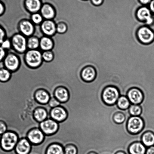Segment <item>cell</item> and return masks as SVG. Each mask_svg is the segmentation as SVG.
<instances>
[{
	"instance_id": "cell-40",
	"label": "cell",
	"mask_w": 154,
	"mask_h": 154,
	"mask_svg": "<svg viewBox=\"0 0 154 154\" xmlns=\"http://www.w3.org/2000/svg\"><path fill=\"white\" fill-rule=\"evenodd\" d=\"M6 38V33L5 30L0 26V45L4 41V40Z\"/></svg>"
},
{
	"instance_id": "cell-31",
	"label": "cell",
	"mask_w": 154,
	"mask_h": 154,
	"mask_svg": "<svg viewBox=\"0 0 154 154\" xmlns=\"http://www.w3.org/2000/svg\"><path fill=\"white\" fill-rule=\"evenodd\" d=\"M130 114L129 112L126 113L117 112L113 116V119L115 122L118 124L123 123L126 119V116Z\"/></svg>"
},
{
	"instance_id": "cell-32",
	"label": "cell",
	"mask_w": 154,
	"mask_h": 154,
	"mask_svg": "<svg viewBox=\"0 0 154 154\" xmlns=\"http://www.w3.org/2000/svg\"><path fill=\"white\" fill-rule=\"evenodd\" d=\"M44 19L39 12L31 14V21L35 25H40Z\"/></svg>"
},
{
	"instance_id": "cell-4",
	"label": "cell",
	"mask_w": 154,
	"mask_h": 154,
	"mask_svg": "<svg viewBox=\"0 0 154 154\" xmlns=\"http://www.w3.org/2000/svg\"><path fill=\"white\" fill-rule=\"evenodd\" d=\"M120 96L119 90L114 86L106 87L104 88L102 94L103 101L106 104L109 106L113 105L116 104Z\"/></svg>"
},
{
	"instance_id": "cell-41",
	"label": "cell",
	"mask_w": 154,
	"mask_h": 154,
	"mask_svg": "<svg viewBox=\"0 0 154 154\" xmlns=\"http://www.w3.org/2000/svg\"><path fill=\"white\" fill-rule=\"evenodd\" d=\"M8 53V51L3 48L0 45V62L3 61Z\"/></svg>"
},
{
	"instance_id": "cell-30",
	"label": "cell",
	"mask_w": 154,
	"mask_h": 154,
	"mask_svg": "<svg viewBox=\"0 0 154 154\" xmlns=\"http://www.w3.org/2000/svg\"><path fill=\"white\" fill-rule=\"evenodd\" d=\"M130 114L131 116H140L141 114L142 109L140 105L131 104L128 109Z\"/></svg>"
},
{
	"instance_id": "cell-19",
	"label": "cell",
	"mask_w": 154,
	"mask_h": 154,
	"mask_svg": "<svg viewBox=\"0 0 154 154\" xmlns=\"http://www.w3.org/2000/svg\"><path fill=\"white\" fill-rule=\"evenodd\" d=\"M68 90L63 86H59L55 90L54 96L61 103H65L69 98Z\"/></svg>"
},
{
	"instance_id": "cell-6",
	"label": "cell",
	"mask_w": 154,
	"mask_h": 154,
	"mask_svg": "<svg viewBox=\"0 0 154 154\" xmlns=\"http://www.w3.org/2000/svg\"><path fill=\"white\" fill-rule=\"evenodd\" d=\"M144 126V121L140 116H131L127 122V129L131 134H137L141 132Z\"/></svg>"
},
{
	"instance_id": "cell-35",
	"label": "cell",
	"mask_w": 154,
	"mask_h": 154,
	"mask_svg": "<svg viewBox=\"0 0 154 154\" xmlns=\"http://www.w3.org/2000/svg\"><path fill=\"white\" fill-rule=\"evenodd\" d=\"M57 32L59 34H64L66 32L68 26L65 22H60L56 25Z\"/></svg>"
},
{
	"instance_id": "cell-33",
	"label": "cell",
	"mask_w": 154,
	"mask_h": 154,
	"mask_svg": "<svg viewBox=\"0 0 154 154\" xmlns=\"http://www.w3.org/2000/svg\"><path fill=\"white\" fill-rule=\"evenodd\" d=\"M63 146L65 154H77L78 149L74 145L69 143Z\"/></svg>"
},
{
	"instance_id": "cell-11",
	"label": "cell",
	"mask_w": 154,
	"mask_h": 154,
	"mask_svg": "<svg viewBox=\"0 0 154 154\" xmlns=\"http://www.w3.org/2000/svg\"><path fill=\"white\" fill-rule=\"evenodd\" d=\"M45 134L39 128H32L28 131L27 138L31 144L38 145L44 141Z\"/></svg>"
},
{
	"instance_id": "cell-38",
	"label": "cell",
	"mask_w": 154,
	"mask_h": 154,
	"mask_svg": "<svg viewBox=\"0 0 154 154\" xmlns=\"http://www.w3.org/2000/svg\"><path fill=\"white\" fill-rule=\"evenodd\" d=\"M1 46L3 48L7 51L10 50L12 48L11 40L8 38H6L4 40Z\"/></svg>"
},
{
	"instance_id": "cell-7",
	"label": "cell",
	"mask_w": 154,
	"mask_h": 154,
	"mask_svg": "<svg viewBox=\"0 0 154 154\" xmlns=\"http://www.w3.org/2000/svg\"><path fill=\"white\" fill-rule=\"evenodd\" d=\"M7 51L8 53L3 60L4 67L13 72L18 69L20 66V59L11 49Z\"/></svg>"
},
{
	"instance_id": "cell-12",
	"label": "cell",
	"mask_w": 154,
	"mask_h": 154,
	"mask_svg": "<svg viewBox=\"0 0 154 154\" xmlns=\"http://www.w3.org/2000/svg\"><path fill=\"white\" fill-rule=\"evenodd\" d=\"M131 104L140 105L143 101L144 95L139 88H133L128 91L127 95Z\"/></svg>"
},
{
	"instance_id": "cell-46",
	"label": "cell",
	"mask_w": 154,
	"mask_h": 154,
	"mask_svg": "<svg viewBox=\"0 0 154 154\" xmlns=\"http://www.w3.org/2000/svg\"><path fill=\"white\" fill-rule=\"evenodd\" d=\"M140 3L143 5L148 6L152 0H139Z\"/></svg>"
},
{
	"instance_id": "cell-47",
	"label": "cell",
	"mask_w": 154,
	"mask_h": 154,
	"mask_svg": "<svg viewBox=\"0 0 154 154\" xmlns=\"http://www.w3.org/2000/svg\"><path fill=\"white\" fill-rule=\"evenodd\" d=\"M116 154H126L125 152L122 151H119V152H116Z\"/></svg>"
},
{
	"instance_id": "cell-20",
	"label": "cell",
	"mask_w": 154,
	"mask_h": 154,
	"mask_svg": "<svg viewBox=\"0 0 154 154\" xmlns=\"http://www.w3.org/2000/svg\"><path fill=\"white\" fill-rule=\"evenodd\" d=\"M34 97L36 101L42 104H48L51 98L49 92L46 90L42 89H39L36 91Z\"/></svg>"
},
{
	"instance_id": "cell-15",
	"label": "cell",
	"mask_w": 154,
	"mask_h": 154,
	"mask_svg": "<svg viewBox=\"0 0 154 154\" xmlns=\"http://www.w3.org/2000/svg\"><path fill=\"white\" fill-rule=\"evenodd\" d=\"M40 26L45 35L52 37L57 32L56 24L53 20L44 19Z\"/></svg>"
},
{
	"instance_id": "cell-5",
	"label": "cell",
	"mask_w": 154,
	"mask_h": 154,
	"mask_svg": "<svg viewBox=\"0 0 154 154\" xmlns=\"http://www.w3.org/2000/svg\"><path fill=\"white\" fill-rule=\"evenodd\" d=\"M12 48L19 53H25L28 50L27 37L20 33L15 34L11 39Z\"/></svg>"
},
{
	"instance_id": "cell-39",
	"label": "cell",
	"mask_w": 154,
	"mask_h": 154,
	"mask_svg": "<svg viewBox=\"0 0 154 154\" xmlns=\"http://www.w3.org/2000/svg\"><path fill=\"white\" fill-rule=\"evenodd\" d=\"M7 131V126L5 122L2 120H0V135L6 132Z\"/></svg>"
},
{
	"instance_id": "cell-27",
	"label": "cell",
	"mask_w": 154,
	"mask_h": 154,
	"mask_svg": "<svg viewBox=\"0 0 154 154\" xmlns=\"http://www.w3.org/2000/svg\"><path fill=\"white\" fill-rule=\"evenodd\" d=\"M131 104L128 97L125 96H121L116 102L118 107L122 110H125L129 109Z\"/></svg>"
},
{
	"instance_id": "cell-48",
	"label": "cell",
	"mask_w": 154,
	"mask_h": 154,
	"mask_svg": "<svg viewBox=\"0 0 154 154\" xmlns=\"http://www.w3.org/2000/svg\"><path fill=\"white\" fill-rule=\"evenodd\" d=\"M88 154H97L96 153H95V152H89V153Z\"/></svg>"
},
{
	"instance_id": "cell-1",
	"label": "cell",
	"mask_w": 154,
	"mask_h": 154,
	"mask_svg": "<svg viewBox=\"0 0 154 154\" xmlns=\"http://www.w3.org/2000/svg\"><path fill=\"white\" fill-rule=\"evenodd\" d=\"M26 0H0L5 7L4 13L0 16V26L6 33L7 38L11 40L15 34L20 32L19 24L22 20H31V14L26 9ZM45 4L48 0H41Z\"/></svg>"
},
{
	"instance_id": "cell-42",
	"label": "cell",
	"mask_w": 154,
	"mask_h": 154,
	"mask_svg": "<svg viewBox=\"0 0 154 154\" xmlns=\"http://www.w3.org/2000/svg\"><path fill=\"white\" fill-rule=\"evenodd\" d=\"M91 1L94 5L98 6L103 4L104 0H91Z\"/></svg>"
},
{
	"instance_id": "cell-37",
	"label": "cell",
	"mask_w": 154,
	"mask_h": 154,
	"mask_svg": "<svg viewBox=\"0 0 154 154\" xmlns=\"http://www.w3.org/2000/svg\"><path fill=\"white\" fill-rule=\"evenodd\" d=\"M61 103L55 98L54 96L51 97L48 104L51 108L54 107L60 106Z\"/></svg>"
},
{
	"instance_id": "cell-16",
	"label": "cell",
	"mask_w": 154,
	"mask_h": 154,
	"mask_svg": "<svg viewBox=\"0 0 154 154\" xmlns=\"http://www.w3.org/2000/svg\"><path fill=\"white\" fill-rule=\"evenodd\" d=\"M32 144L27 138L19 140L15 148L17 154H29L30 152Z\"/></svg>"
},
{
	"instance_id": "cell-14",
	"label": "cell",
	"mask_w": 154,
	"mask_h": 154,
	"mask_svg": "<svg viewBox=\"0 0 154 154\" xmlns=\"http://www.w3.org/2000/svg\"><path fill=\"white\" fill-rule=\"evenodd\" d=\"M20 32L26 37L31 36L35 30V25L31 20H23L19 24Z\"/></svg>"
},
{
	"instance_id": "cell-34",
	"label": "cell",
	"mask_w": 154,
	"mask_h": 154,
	"mask_svg": "<svg viewBox=\"0 0 154 154\" xmlns=\"http://www.w3.org/2000/svg\"><path fill=\"white\" fill-rule=\"evenodd\" d=\"M42 58L43 61L50 62L54 58V54L52 51H45L42 52Z\"/></svg>"
},
{
	"instance_id": "cell-10",
	"label": "cell",
	"mask_w": 154,
	"mask_h": 154,
	"mask_svg": "<svg viewBox=\"0 0 154 154\" xmlns=\"http://www.w3.org/2000/svg\"><path fill=\"white\" fill-rule=\"evenodd\" d=\"M39 128L46 135H53L59 130V122L51 118L48 119L40 122Z\"/></svg>"
},
{
	"instance_id": "cell-8",
	"label": "cell",
	"mask_w": 154,
	"mask_h": 154,
	"mask_svg": "<svg viewBox=\"0 0 154 154\" xmlns=\"http://www.w3.org/2000/svg\"><path fill=\"white\" fill-rule=\"evenodd\" d=\"M137 36L140 42L149 44L154 41V31L147 25L141 26L137 30Z\"/></svg>"
},
{
	"instance_id": "cell-24",
	"label": "cell",
	"mask_w": 154,
	"mask_h": 154,
	"mask_svg": "<svg viewBox=\"0 0 154 154\" xmlns=\"http://www.w3.org/2000/svg\"><path fill=\"white\" fill-rule=\"evenodd\" d=\"M34 119L37 122H41L48 119H50L47 110L43 107H38L34 110L33 113Z\"/></svg>"
},
{
	"instance_id": "cell-28",
	"label": "cell",
	"mask_w": 154,
	"mask_h": 154,
	"mask_svg": "<svg viewBox=\"0 0 154 154\" xmlns=\"http://www.w3.org/2000/svg\"><path fill=\"white\" fill-rule=\"evenodd\" d=\"M27 47L28 49H39V39L33 35L28 37Z\"/></svg>"
},
{
	"instance_id": "cell-29",
	"label": "cell",
	"mask_w": 154,
	"mask_h": 154,
	"mask_svg": "<svg viewBox=\"0 0 154 154\" xmlns=\"http://www.w3.org/2000/svg\"><path fill=\"white\" fill-rule=\"evenodd\" d=\"M11 72L4 68L0 69V82H6L10 80L11 77Z\"/></svg>"
},
{
	"instance_id": "cell-44",
	"label": "cell",
	"mask_w": 154,
	"mask_h": 154,
	"mask_svg": "<svg viewBox=\"0 0 154 154\" xmlns=\"http://www.w3.org/2000/svg\"><path fill=\"white\" fill-rule=\"evenodd\" d=\"M149 9L152 14L154 15V0H152L151 2L149 4Z\"/></svg>"
},
{
	"instance_id": "cell-45",
	"label": "cell",
	"mask_w": 154,
	"mask_h": 154,
	"mask_svg": "<svg viewBox=\"0 0 154 154\" xmlns=\"http://www.w3.org/2000/svg\"><path fill=\"white\" fill-rule=\"evenodd\" d=\"M5 10V7L4 4L0 1V16L4 14Z\"/></svg>"
},
{
	"instance_id": "cell-22",
	"label": "cell",
	"mask_w": 154,
	"mask_h": 154,
	"mask_svg": "<svg viewBox=\"0 0 154 154\" xmlns=\"http://www.w3.org/2000/svg\"><path fill=\"white\" fill-rule=\"evenodd\" d=\"M146 149L141 142H135L130 145L128 152L130 154H146Z\"/></svg>"
},
{
	"instance_id": "cell-9",
	"label": "cell",
	"mask_w": 154,
	"mask_h": 154,
	"mask_svg": "<svg viewBox=\"0 0 154 154\" xmlns=\"http://www.w3.org/2000/svg\"><path fill=\"white\" fill-rule=\"evenodd\" d=\"M136 16L139 20L150 26L154 23V16L148 6H143L137 10Z\"/></svg>"
},
{
	"instance_id": "cell-25",
	"label": "cell",
	"mask_w": 154,
	"mask_h": 154,
	"mask_svg": "<svg viewBox=\"0 0 154 154\" xmlns=\"http://www.w3.org/2000/svg\"><path fill=\"white\" fill-rule=\"evenodd\" d=\"M46 154H65L64 146L59 143H51L46 149Z\"/></svg>"
},
{
	"instance_id": "cell-36",
	"label": "cell",
	"mask_w": 154,
	"mask_h": 154,
	"mask_svg": "<svg viewBox=\"0 0 154 154\" xmlns=\"http://www.w3.org/2000/svg\"><path fill=\"white\" fill-rule=\"evenodd\" d=\"M33 36L37 37L40 39V38L44 36V34H43L40 25H35V30Z\"/></svg>"
},
{
	"instance_id": "cell-26",
	"label": "cell",
	"mask_w": 154,
	"mask_h": 154,
	"mask_svg": "<svg viewBox=\"0 0 154 154\" xmlns=\"http://www.w3.org/2000/svg\"><path fill=\"white\" fill-rule=\"evenodd\" d=\"M141 142L147 148L154 146V133L149 131L143 133Z\"/></svg>"
},
{
	"instance_id": "cell-21",
	"label": "cell",
	"mask_w": 154,
	"mask_h": 154,
	"mask_svg": "<svg viewBox=\"0 0 154 154\" xmlns=\"http://www.w3.org/2000/svg\"><path fill=\"white\" fill-rule=\"evenodd\" d=\"M25 7L31 14L39 12L42 4L41 0H26Z\"/></svg>"
},
{
	"instance_id": "cell-23",
	"label": "cell",
	"mask_w": 154,
	"mask_h": 154,
	"mask_svg": "<svg viewBox=\"0 0 154 154\" xmlns=\"http://www.w3.org/2000/svg\"><path fill=\"white\" fill-rule=\"evenodd\" d=\"M54 43L51 37L44 35L40 39L39 49L42 51H52Z\"/></svg>"
},
{
	"instance_id": "cell-18",
	"label": "cell",
	"mask_w": 154,
	"mask_h": 154,
	"mask_svg": "<svg viewBox=\"0 0 154 154\" xmlns=\"http://www.w3.org/2000/svg\"><path fill=\"white\" fill-rule=\"evenodd\" d=\"M96 71L94 67L88 66L85 67L82 70L81 76L85 81L90 82H92L96 77Z\"/></svg>"
},
{
	"instance_id": "cell-2",
	"label": "cell",
	"mask_w": 154,
	"mask_h": 154,
	"mask_svg": "<svg viewBox=\"0 0 154 154\" xmlns=\"http://www.w3.org/2000/svg\"><path fill=\"white\" fill-rule=\"evenodd\" d=\"M19 140L18 135L16 132L7 131L1 135L0 146L3 150L10 152L15 149Z\"/></svg>"
},
{
	"instance_id": "cell-43",
	"label": "cell",
	"mask_w": 154,
	"mask_h": 154,
	"mask_svg": "<svg viewBox=\"0 0 154 154\" xmlns=\"http://www.w3.org/2000/svg\"><path fill=\"white\" fill-rule=\"evenodd\" d=\"M146 154H154V146L147 148Z\"/></svg>"
},
{
	"instance_id": "cell-17",
	"label": "cell",
	"mask_w": 154,
	"mask_h": 154,
	"mask_svg": "<svg viewBox=\"0 0 154 154\" xmlns=\"http://www.w3.org/2000/svg\"><path fill=\"white\" fill-rule=\"evenodd\" d=\"M39 13L45 20H53L56 14L54 8L48 4H43Z\"/></svg>"
},
{
	"instance_id": "cell-13",
	"label": "cell",
	"mask_w": 154,
	"mask_h": 154,
	"mask_svg": "<svg viewBox=\"0 0 154 154\" xmlns=\"http://www.w3.org/2000/svg\"><path fill=\"white\" fill-rule=\"evenodd\" d=\"M51 119L58 122H64L68 116V112L66 109L62 106L52 108L50 113Z\"/></svg>"
},
{
	"instance_id": "cell-3",
	"label": "cell",
	"mask_w": 154,
	"mask_h": 154,
	"mask_svg": "<svg viewBox=\"0 0 154 154\" xmlns=\"http://www.w3.org/2000/svg\"><path fill=\"white\" fill-rule=\"evenodd\" d=\"M42 51L40 49H28L25 53V60L27 65L31 68H37L42 63Z\"/></svg>"
}]
</instances>
